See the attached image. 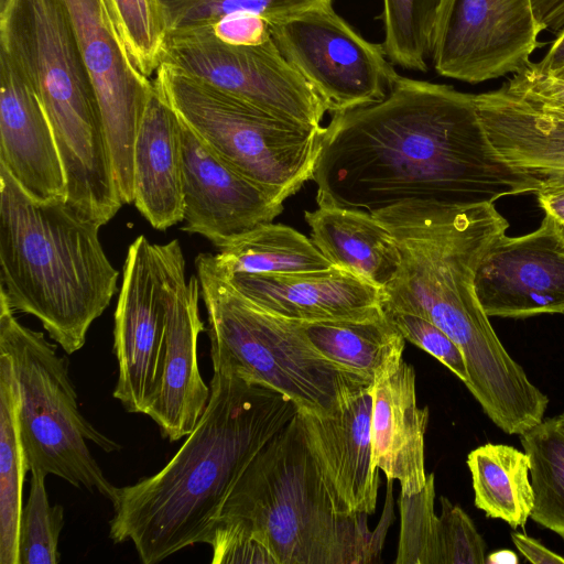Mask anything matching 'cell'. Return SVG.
<instances>
[{
	"mask_svg": "<svg viewBox=\"0 0 564 564\" xmlns=\"http://www.w3.org/2000/svg\"><path fill=\"white\" fill-rule=\"evenodd\" d=\"M474 503L488 518L511 528H524L534 507L530 458L524 451L506 444L487 443L467 456Z\"/></svg>",
	"mask_w": 564,
	"mask_h": 564,
	"instance_id": "cell-26",
	"label": "cell"
},
{
	"mask_svg": "<svg viewBox=\"0 0 564 564\" xmlns=\"http://www.w3.org/2000/svg\"><path fill=\"white\" fill-rule=\"evenodd\" d=\"M152 82L209 149L276 202L312 180L326 128L269 115L170 63H161Z\"/></svg>",
	"mask_w": 564,
	"mask_h": 564,
	"instance_id": "cell-8",
	"label": "cell"
},
{
	"mask_svg": "<svg viewBox=\"0 0 564 564\" xmlns=\"http://www.w3.org/2000/svg\"><path fill=\"white\" fill-rule=\"evenodd\" d=\"M311 240L336 267L383 290L398 275L401 253L390 230L373 216L338 207L305 212Z\"/></svg>",
	"mask_w": 564,
	"mask_h": 564,
	"instance_id": "cell-24",
	"label": "cell"
},
{
	"mask_svg": "<svg viewBox=\"0 0 564 564\" xmlns=\"http://www.w3.org/2000/svg\"><path fill=\"white\" fill-rule=\"evenodd\" d=\"M427 421L429 408L416 402L414 369L402 358L373 382L370 435L377 467L388 482L398 480L405 495L420 492L426 484Z\"/></svg>",
	"mask_w": 564,
	"mask_h": 564,
	"instance_id": "cell-22",
	"label": "cell"
},
{
	"mask_svg": "<svg viewBox=\"0 0 564 564\" xmlns=\"http://www.w3.org/2000/svg\"><path fill=\"white\" fill-rule=\"evenodd\" d=\"M299 323L323 356L370 382L402 359L405 339L384 311L364 319Z\"/></svg>",
	"mask_w": 564,
	"mask_h": 564,
	"instance_id": "cell-25",
	"label": "cell"
},
{
	"mask_svg": "<svg viewBox=\"0 0 564 564\" xmlns=\"http://www.w3.org/2000/svg\"><path fill=\"white\" fill-rule=\"evenodd\" d=\"M161 63L218 87L274 117L318 128L326 107L313 87L283 56L273 39L235 45L212 28L166 35Z\"/></svg>",
	"mask_w": 564,
	"mask_h": 564,
	"instance_id": "cell-12",
	"label": "cell"
},
{
	"mask_svg": "<svg viewBox=\"0 0 564 564\" xmlns=\"http://www.w3.org/2000/svg\"><path fill=\"white\" fill-rule=\"evenodd\" d=\"M532 64L539 72L547 74L557 70L564 65V29L556 34L544 57L540 62Z\"/></svg>",
	"mask_w": 564,
	"mask_h": 564,
	"instance_id": "cell-42",
	"label": "cell"
},
{
	"mask_svg": "<svg viewBox=\"0 0 564 564\" xmlns=\"http://www.w3.org/2000/svg\"><path fill=\"white\" fill-rule=\"evenodd\" d=\"M185 280L177 239L159 245L141 235L129 246L115 312L118 380L113 397L130 413L147 415L156 399L167 312Z\"/></svg>",
	"mask_w": 564,
	"mask_h": 564,
	"instance_id": "cell-10",
	"label": "cell"
},
{
	"mask_svg": "<svg viewBox=\"0 0 564 564\" xmlns=\"http://www.w3.org/2000/svg\"><path fill=\"white\" fill-rule=\"evenodd\" d=\"M550 74L556 78L564 79V65L561 68H558L557 70L550 73Z\"/></svg>",
	"mask_w": 564,
	"mask_h": 564,
	"instance_id": "cell-47",
	"label": "cell"
},
{
	"mask_svg": "<svg viewBox=\"0 0 564 564\" xmlns=\"http://www.w3.org/2000/svg\"><path fill=\"white\" fill-rule=\"evenodd\" d=\"M101 226L67 199L32 198L0 165V293L67 354L118 291Z\"/></svg>",
	"mask_w": 564,
	"mask_h": 564,
	"instance_id": "cell-4",
	"label": "cell"
},
{
	"mask_svg": "<svg viewBox=\"0 0 564 564\" xmlns=\"http://www.w3.org/2000/svg\"><path fill=\"white\" fill-rule=\"evenodd\" d=\"M519 436L530 458L531 519L564 540V421L560 414L543 419Z\"/></svg>",
	"mask_w": 564,
	"mask_h": 564,
	"instance_id": "cell-29",
	"label": "cell"
},
{
	"mask_svg": "<svg viewBox=\"0 0 564 564\" xmlns=\"http://www.w3.org/2000/svg\"><path fill=\"white\" fill-rule=\"evenodd\" d=\"M497 155L538 188L564 187V113L533 107L503 87L474 95Z\"/></svg>",
	"mask_w": 564,
	"mask_h": 564,
	"instance_id": "cell-21",
	"label": "cell"
},
{
	"mask_svg": "<svg viewBox=\"0 0 564 564\" xmlns=\"http://www.w3.org/2000/svg\"><path fill=\"white\" fill-rule=\"evenodd\" d=\"M518 555L510 550H499L486 555L487 564H517Z\"/></svg>",
	"mask_w": 564,
	"mask_h": 564,
	"instance_id": "cell-44",
	"label": "cell"
},
{
	"mask_svg": "<svg viewBox=\"0 0 564 564\" xmlns=\"http://www.w3.org/2000/svg\"><path fill=\"white\" fill-rule=\"evenodd\" d=\"M269 32L333 115L381 101L399 75L383 46L359 35L332 4L270 22Z\"/></svg>",
	"mask_w": 564,
	"mask_h": 564,
	"instance_id": "cell-11",
	"label": "cell"
},
{
	"mask_svg": "<svg viewBox=\"0 0 564 564\" xmlns=\"http://www.w3.org/2000/svg\"><path fill=\"white\" fill-rule=\"evenodd\" d=\"M107 1L134 65L153 79L166 39L159 0Z\"/></svg>",
	"mask_w": 564,
	"mask_h": 564,
	"instance_id": "cell-34",
	"label": "cell"
},
{
	"mask_svg": "<svg viewBox=\"0 0 564 564\" xmlns=\"http://www.w3.org/2000/svg\"><path fill=\"white\" fill-rule=\"evenodd\" d=\"M209 28L218 39L235 45L259 44L271 36L268 22L251 13L231 14Z\"/></svg>",
	"mask_w": 564,
	"mask_h": 564,
	"instance_id": "cell-39",
	"label": "cell"
},
{
	"mask_svg": "<svg viewBox=\"0 0 564 564\" xmlns=\"http://www.w3.org/2000/svg\"><path fill=\"white\" fill-rule=\"evenodd\" d=\"M564 29V6L560 11L547 22L545 30L555 32L556 34Z\"/></svg>",
	"mask_w": 564,
	"mask_h": 564,
	"instance_id": "cell-45",
	"label": "cell"
},
{
	"mask_svg": "<svg viewBox=\"0 0 564 564\" xmlns=\"http://www.w3.org/2000/svg\"><path fill=\"white\" fill-rule=\"evenodd\" d=\"M207 406L192 433L156 474L118 488L109 536L131 541L154 564L209 542L224 503L254 457L299 412L267 386L214 371Z\"/></svg>",
	"mask_w": 564,
	"mask_h": 564,
	"instance_id": "cell-3",
	"label": "cell"
},
{
	"mask_svg": "<svg viewBox=\"0 0 564 564\" xmlns=\"http://www.w3.org/2000/svg\"><path fill=\"white\" fill-rule=\"evenodd\" d=\"M502 87L533 107L564 113V79L539 72L532 63Z\"/></svg>",
	"mask_w": 564,
	"mask_h": 564,
	"instance_id": "cell-38",
	"label": "cell"
},
{
	"mask_svg": "<svg viewBox=\"0 0 564 564\" xmlns=\"http://www.w3.org/2000/svg\"><path fill=\"white\" fill-rule=\"evenodd\" d=\"M14 0H0V15L4 14L11 7Z\"/></svg>",
	"mask_w": 564,
	"mask_h": 564,
	"instance_id": "cell-46",
	"label": "cell"
},
{
	"mask_svg": "<svg viewBox=\"0 0 564 564\" xmlns=\"http://www.w3.org/2000/svg\"><path fill=\"white\" fill-rule=\"evenodd\" d=\"M405 340L425 350L466 384L469 380L460 348L438 326L416 314L383 308Z\"/></svg>",
	"mask_w": 564,
	"mask_h": 564,
	"instance_id": "cell-35",
	"label": "cell"
},
{
	"mask_svg": "<svg viewBox=\"0 0 564 564\" xmlns=\"http://www.w3.org/2000/svg\"><path fill=\"white\" fill-rule=\"evenodd\" d=\"M31 471L28 501L23 505L19 531V564H55L61 560L58 540L64 525V509L51 505L41 469Z\"/></svg>",
	"mask_w": 564,
	"mask_h": 564,
	"instance_id": "cell-33",
	"label": "cell"
},
{
	"mask_svg": "<svg viewBox=\"0 0 564 564\" xmlns=\"http://www.w3.org/2000/svg\"><path fill=\"white\" fill-rule=\"evenodd\" d=\"M542 31L532 0H446L431 57L442 76L482 83L528 67Z\"/></svg>",
	"mask_w": 564,
	"mask_h": 564,
	"instance_id": "cell-14",
	"label": "cell"
},
{
	"mask_svg": "<svg viewBox=\"0 0 564 564\" xmlns=\"http://www.w3.org/2000/svg\"><path fill=\"white\" fill-rule=\"evenodd\" d=\"M560 415H561V417H562V419H563V421H564V412H563V413H561Z\"/></svg>",
	"mask_w": 564,
	"mask_h": 564,
	"instance_id": "cell-48",
	"label": "cell"
},
{
	"mask_svg": "<svg viewBox=\"0 0 564 564\" xmlns=\"http://www.w3.org/2000/svg\"><path fill=\"white\" fill-rule=\"evenodd\" d=\"M180 122L185 223L182 230L203 236L221 249L282 213L283 203L234 170L181 119Z\"/></svg>",
	"mask_w": 564,
	"mask_h": 564,
	"instance_id": "cell-16",
	"label": "cell"
},
{
	"mask_svg": "<svg viewBox=\"0 0 564 564\" xmlns=\"http://www.w3.org/2000/svg\"><path fill=\"white\" fill-rule=\"evenodd\" d=\"M100 109L122 204L133 203V148L153 93L134 65L107 0H62Z\"/></svg>",
	"mask_w": 564,
	"mask_h": 564,
	"instance_id": "cell-13",
	"label": "cell"
},
{
	"mask_svg": "<svg viewBox=\"0 0 564 564\" xmlns=\"http://www.w3.org/2000/svg\"><path fill=\"white\" fill-rule=\"evenodd\" d=\"M562 228H563V232H564V227H562Z\"/></svg>",
	"mask_w": 564,
	"mask_h": 564,
	"instance_id": "cell-49",
	"label": "cell"
},
{
	"mask_svg": "<svg viewBox=\"0 0 564 564\" xmlns=\"http://www.w3.org/2000/svg\"><path fill=\"white\" fill-rule=\"evenodd\" d=\"M0 293V352L12 361L18 384V421L30 470L37 468L113 502L112 485L88 442L111 453L121 445L99 432L80 412L68 362L42 332L22 325Z\"/></svg>",
	"mask_w": 564,
	"mask_h": 564,
	"instance_id": "cell-9",
	"label": "cell"
},
{
	"mask_svg": "<svg viewBox=\"0 0 564 564\" xmlns=\"http://www.w3.org/2000/svg\"><path fill=\"white\" fill-rule=\"evenodd\" d=\"M511 540L520 554L533 564H564V556L560 555L539 540L521 532H512Z\"/></svg>",
	"mask_w": 564,
	"mask_h": 564,
	"instance_id": "cell-40",
	"label": "cell"
},
{
	"mask_svg": "<svg viewBox=\"0 0 564 564\" xmlns=\"http://www.w3.org/2000/svg\"><path fill=\"white\" fill-rule=\"evenodd\" d=\"M0 165L32 198L66 199V180L43 104L0 51Z\"/></svg>",
	"mask_w": 564,
	"mask_h": 564,
	"instance_id": "cell-18",
	"label": "cell"
},
{
	"mask_svg": "<svg viewBox=\"0 0 564 564\" xmlns=\"http://www.w3.org/2000/svg\"><path fill=\"white\" fill-rule=\"evenodd\" d=\"M534 11L543 30H545L547 22L560 11L564 6V0H532Z\"/></svg>",
	"mask_w": 564,
	"mask_h": 564,
	"instance_id": "cell-43",
	"label": "cell"
},
{
	"mask_svg": "<svg viewBox=\"0 0 564 564\" xmlns=\"http://www.w3.org/2000/svg\"><path fill=\"white\" fill-rule=\"evenodd\" d=\"M18 402L12 361L0 352V564H19L23 485L30 470L20 435Z\"/></svg>",
	"mask_w": 564,
	"mask_h": 564,
	"instance_id": "cell-27",
	"label": "cell"
},
{
	"mask_svg": "<svg viewBox=\"0 0 564 564\" xmlns=\"http://www.w3.org/2000/svg\"><path fill=\"white\" fill-rule=\"evenodd\" d=\"M434 475L416 494L400 492L401 530L397 564H443V525L434 512Z\"/></svg>",
	"mask_w": 564,
	"mask_h": 564,
	"instance_id": "cell-32",
	"label": "cell"
},
{
	"mask_svg": "<svg viewBox=\"0 0 564 564\" xmlns=\"http://www.w3.org/2000/svg\"><path fill=\"white\" fill-rule=\"evenodd\" d=\"M165 33L209 28L236 13H251L268 24L332 4V0H159Z\"/></svg>",
	"mask_w": 564,
	"mask_h": 564,
	"instance_id": "cell-31",
	"label": "cell"
},
{
	"mask_svg": "<svg viewBox=\"0 0 564 564\" xmlns=\"http://www.w3.org/2000/svg\"><path fill=\"white\" fill-rule=\"evenodd\" d=\"M443 564H485L486 542L471 518L442 496Z\"/></svg>",
	"mask_w": 564,
	"mask_h": 564,
	"instance_id": "cell-36",
	"label": "cell"
},
{
	"mask_svg": "<svg viewBox=\"0 0 564 564\" xmlns=\"http://www.w3.org/2000/svg\"><path fill=\"white\" fill-rule=\"evenodd\" d=\"M372 386L345 394L329 413L299 411L327 480L350 510L368 516L376 510L379 486L370 435Z\"/></svg>",
	"mask_w": 564,
	"mask_h": 564,
	"instance_id": "cell-19",
	"label": "cell"
},
{
	"mask_svg": "<svg viewBox=\"0 0 564 564\" xmlns=\"http://www.w3.org/2000/svg\"><path fill=\"white\" fill-rule=\"evenodd\" d=\"M133 203L158 230L183 221L181 122L155 90L143 112L133 148Z\"/></svg>",
	"mask_w": 564,
	"mask_h": 564,
	"instance_id": "cell-23",
	"label": "cell"
},
{
	"mask_svg": "<svg viewBox=\"0 0 564 564\" xmlns=\"http://www.w3.org/2000/svg\"><path fill=\"white\" fill-rule=\"evenodd\" d=\"M213 260L224 275L295 273L333 267L311 239L289 226L272 223L219 249Z\"/></svg>",
	"mask_w": 564,
	"mask_h": 564,
	"instance_id": "cell-28",
	"label": "cell"
},
{
	"mask_svg": "<svg viewBox=\"0 0 564 564\" xmlns=\"http://www.w3.org/2000/svg\"><path fill=\"white\" fill-rule=\"evenodd\" d=\"M221 275L257 306L291 321L364 319L383 312L380 288L336 265L295 273Z\"/></svg>",
	"mask_w": 564,
	"mask_h": 564,
	"instance_id": "cell-17",
	"label": "cell"
},
{
	"mask_svg": "<svg viewBox=\"0 0 564 564\" xmlns=\"http://www.w3.org/2000/svg\"><path fill=\"white\" fill-rule=\"evenodd\" d=\"M388 59L408 69L426 72L437 24L446 0H381Z\"/></svg>",
	"mask_w": 564,
	"mask_h": 564,
	"instance_id": "cell-30",
	"label": "cell"
},
{
	"mask_svg": "<svg viewBox=\"0 0 564 564\" xmlns=\"http://www.w3.org/2000/svg\"><path fill=\"white\" fill-rule=\"evenodd\" d=\"M535 194L545 215L564 227V187L540 191Z\"/></svg>",
	"mask_w": 564,
	"mask_h": 564,
	"instance_id": "cell-41",
	"label": "cell"
},
{
	"mask_svg": "<svg viewBox=\"0 0 564 564\" xmlns=\"http://www.w3.org/2000/svg\"><path fill=\"white\" fill-rule=\"evenodd\" d=\"M372 216L390 230L401 253L398 275L382 290V308L420 315L448 335L465 357L466 388L496 426L533 413L544 392L505 348L474 286L481 258L509 227L495 203L409 202Z\"/></svg>",
	"mask_w": 564,
	"mask_h": 564,
	"instance_id": "cell-2",
	"label": "cell"
},
{
	"mask_svg": "<svg viewBox=\"0 0 564 564\" xmlns=\"http://www.w3.org/2000/svg\"><path fill=\"white\" fill-rule=\"evenodd\" d=\"M214 371L272 388L299 411L332 412L347 393L371 384L323 356L296 321L257 306L216 269L212 253L195 259Z\"/></svg>",
	"mask_w": 564,
	"mask_h": 564,
	"instance_id": "cell-7",
	"label": "cell"
},
{
	"mask_svg": "<svg viewBox=\"0 0 564 564\" xmlns=\"http://www.w3.org/2000/svg\"><path fill=\"white\" fill-rule=\"evenodd\" d=\"M208 544L213 547L214 564H275L269 550L256 538L226 523H216Z\"/></svg>",
	"mask_w": 564,
	"mask_h": 564,
	"instance_id": "cell-37",
	"label": "cell"
},
{
	"mask_svg": "<svg viewBox=\"0 0 564 564\" xmlns=\"http://www.w3.org/2000/svg\"><path fill=\"white\" fill-rule=\"evenodd\" d=\"M367 516L332 487L297 412L237 480L217 522L251 534L275 564H361L377 561L384 536Z\"/></svg>",
	"mask_w": 564,
	"mask_h": 564,
	"instance_id": "cell-5",
	"label": "cell"
},
{
	"mask_svg": "<svg viewBox=\"0 0 564 564\" xmlns=\"http://www.w3.org/2000/svg\"><path fill=\"white\" fill-rule=\"evenodd\" d=\"M312 180L319 207L373 215L402 203H495L536 193L496 153L474 95L402 77L379 102L334 113Z\"/></svg>",
	"mask_w": 564,
	"mask_h": 564,
	"instance_id": "cell-1",
	"label": "cell"
},
{
	"mask_svg": "<svg viewBox=\"0 0 564 564\" xmlns=\"http://www.w3.org/2000/svg\"><path fill=\"white\" fill-rule=\"evenodd\" d=\"M1 51L39 95L66 180V199L101 224L122 207L96 94L62 0H14Z\"/></svg>",
	"mask_w": 564,
	"mask_h": 564,
	"instance_id": "cell-6",
	"label": "cell"
},
{
	"mask_svg": "<svg viewBox=\"0 0 564 564\" xmlns=\"http://www.w3.org/2000/svg\"><path fill=\"white\" fill-rule=\"evenodd\" d=\"M197 275L176 290L167 312L161 379L156 399L148 411L163 437L175 442L188 436L204 413L210 389L202 378L197 339L205 330L199 316Z\"/></svg>",
	"mask_w": 564,
	"mask_h": 564,
	"instance_id": "cell-20",
	"label": "cell"
},
{
	"mask_svg": "<svg viewBox=\"0 0 564 564\" xmlns=\"http://www.w3.org/2000/svg\"><path fill=\"white\" fill-rule=\"evenodd\" d=\"M474 286L489 317L564 314L562 226L545 215L529 234L499 236L481 258Z\"/></svg>",
	"mask_w": 564,
	"mask_h": 564,
	"instance_id": "cell-15",
	"label": "cell"
}]
</instances>
